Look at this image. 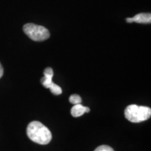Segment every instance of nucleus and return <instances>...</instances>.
Instances as JSON below:
<instances>
[{"label": "nucleus", "instance_id": "1", "mask_svg": "<svg viewBox=\"0 0 151 151\" xmlns=\"http://www.w3.org/2000/svg\"><path fill=\"white\" fill-rule=\"evenodd\" d=\"M26 133L29 139L38 145H48L52 139V134L50 129L38 121H33L29 124Z\"/></svg>", "mask_w": 151, "mask_h": 151}, {"label": "nucleus", "instance_id": "2", "mask_svg": "<svg viewBox=\"0 0 151 151\" xmlns=\"http://www.w3.org/2000/svg\"><path fill=\"white\" fill-rule=\"evenodd\" d=\"M125 118L132 123H141L150 118L151 108L146 106H138L131 104L125 108Z\"/></svg>", "mask_w": 151, "mask_h": 151}, {"label": "nucleus", "instance_id": "3", "mask_svg": "<svg viewBox=\"0 0 151 151\" xmlns=\"http://www.w3.org/2000/svg\"><path fill=\"white\" fill-rule=\"evenodd\" d=\"M23 30L28 37L34 41H44L50 38V32L46 28L32 23L25 24Z\"/></svg>", "mask_w": 151, "mask_h": 151}, {"label": "nucleus", "instance_id": "4", "mask_svg": "<svg viewBox=\"0 0 151 151\" xmlns=\"http://www.w3.org/2000/svg\"><path fill=\"white\" fill-rule=\"evenodd\" d=\"M53 76H54V71L52 70V68L47 67L44 70V77L40 79V81L42 85L45 88H49L54 95H60L62 93V89L60 86L55 84L52 81Z\"/></svg>", "mask_w": 151, "mask_h": 151}, {"label": "nucleus", "instance_id": "5", "mask_svg": "<svg viewBox=\"0 0 151 151\" xmlns=\"http://www.w3.org/2000/svg\"><path fill=\"white\" fill-rule=\"evenodd\" d=\"M126 21L128 23H139V24H150L151 14L150 13H140L132 18H127Z\"/></svg>", "mask_w": 151, "mask_h": 151}, {"label": "nucleus", "instance_id": "6", "mask_svg": "<svg viewBox=\"0 0 151 151\" xmlns=\"http://www.w3.org/2000/svg\"><path fill=\"white\" fill-rule=\"evenodd\" d=\"M89 112H90V108L82 106L81 103L73 105V107L70 109V113L74 118L81 117L85 113H89Z\"/></svg>", "mask_w": 151, "mask_h": 151}, {"label": "nucleus", "instance_id": "7", "mask_svg": "<svg viewBox=\"0 0 151 151\" xmlns=\"http://www.w3.org/2000/svg\"><path fill=\"white\" fill-rule=\"evenodd\" d=\"M69 102L70 103H72L73 105L76 104H79L81 103V97L77 95V94H73V95H70L69 97Z\"/></svg>", "mask_w": 151, "mask_h": 151}, {"label": "nucleus", "instance_id": "8", "mask_svg": "<svg viewBox=\"0 0 151 151\" xmlns=\"http://www.w3.org/2000/svg\"><path fill=\"white\" fill-rule=\"evenodd\" d=\"M94 151H114L112 147L108 145H100Z\"/></svg>", "mask_w": 151, "mask_h": 151}, {"label": "nucleus", "instance_id": "9", "mask_svg": "<svg viewBox=\"0 0 151 151\" xmlns=\"http://www.w3.org/2000/svg\"><path fill=\"white\" fill-rule=\"evenodd\" d=\"M3 75H4V68H3V66L0 63V78L3 76Z\"/></svg>", "mask_w": 151, "mask_h": 151}]
</instances>
